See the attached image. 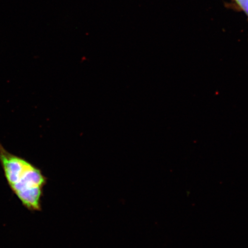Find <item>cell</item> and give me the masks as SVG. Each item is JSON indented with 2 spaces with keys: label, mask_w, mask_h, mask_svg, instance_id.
I'll return each mask as SVG.
<instances>
[{
  "label": "cell",
  "mask_w": 248,
  "mask_h": 248,
  "mask_svg": "<svg viewBox=\"0 0 248 248\" xmlns=\"http://www.w3.org/2000/svg\"><path fill=\"white\" fill-rule=\"evenodd\" d=\"M0 164L9 188L25 208L40 212L47 183L42 170L24 158L9 153L1 143Z\"/></svg>",
  "instance_id": "6da1fadb"
},
{
  "label": "cell",
  "mask_w": 248,
  "mask_h": 248,
  "mask_svg": "<svg viewBox=\"0 0 248 248\" xmlns=\"http://www.w3.org/2000/svg\"><path fill=\"white\" fill-rule=\"evenodd\" d=\"M225 7L235 11L244 12L248 20V0H231L230 2L225 3Z\"/></svg>",
  "instance_id": "7a4b0ae2"
}]
</instances>
